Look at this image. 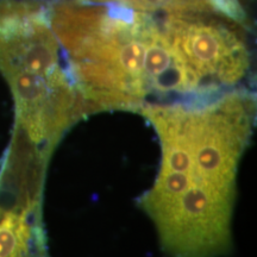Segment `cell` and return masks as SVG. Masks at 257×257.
I'll use <instances>...</instances> for the list:
<instances>
[{
	"instance_id": "6da1fadb",
	"label": "cell",
	"mask_w": 257,
	"mask_h": 257,
	"mask_svg": "<svg viewBox=\"0 0 257 257\" xmlns=\"http://www.w3.org/2000/svg\"><path fill=\"white\" fill-rule=\"evenodd\" d=\"M159 135L162 161L140 206L168 257H221L232 249L236 176L252 135L255 98L246 88L198 104L141 111Z\"/></svg>"
},
{
	"instance_id": "7a4b0ae2",
	"label": "cell",
	"mask_w": 257,
	"mask_h": 257,
	"mask_svg": "<svg viewBox=\"0 0 257 257\" xmlns=\"http://www.w3.org/2000/svg\"><path fill=\"white\" fill-rule=\"evenodd\" d=\"M47 9L91 114L220 96L180 53L167 12L143 11L121 0H56Z\"/></svg>"
},
{
	"instance_id": "3957f363",
	"label": "cell",
	"mask_w": 257,
	"mask_h": 257,
	"mask_svg": "<svg viewBox=\"0 0 257 257\" xmlns=\"http://www.w3.org/2000/svg\"><path fill=\"white\" fill-rule=\"evenodd\" d=\"M180 53L205 86L218 95L242 89L251 70L243 28L216 12L167 14Z\"/></svg>"
},
{
	"instance_id": "277c9868",
	"label": "cell",
	"mask_w": 257,
	"mask_h": 257,
	"mask_svg": "<svg viewBox=\"0 0 257 257\" xmlns=\"http://www.w3.org/2000/svg\"><path fill=\"white\" fill-rule=\"evenodd\" d=\"M0 257H49L42 225L24 212L0 210Z\"/></svg>"
}]
</instances>
